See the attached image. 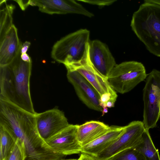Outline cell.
Segmentation results:
<instances>
[{
    "instance_id": "obj_1",
    "label": "cell",
    "mask_w": 160,
    "mask_h": 160,
    "mask_svg": "<svg viewBox=\"0 0 160 160\" xmlns=\"http://www.w3.org/2000/svg\"><path fill=\"white\" fill-rule=\"evenodd\" d=\"M35 114L0 99V125L24 143L29 158L42 153L47 147L38 134Z\"/></svg>"
},
{
    "instance_id": "obj_2",
    "label": "cell",
    "mask_w": 160,
    "mask_h": 160,
    "mask_svg": "<svg viewBox=\"0 0 160 160\" xmlns=\"http://www.w3.org/2000/svg\"><path fill=\"white\" fill-rule=\"evenodd\" d=\"M21 51L9 64L0 66V99L35 114L30 90L32 62L22 60Z\"/></svg>"
},
{
    "instance_id": "obj_3",
    "label": "cell",
    "mask_w": 160,
    "mask_h": 160,
    "mask_svg": "<svg viewBox=\"0 0 160 160\" xmlns=\"http://www.w3.org/2000/svg\"><path fill=\"white\" fill-rule=\"evenodd\" d=\"M131 26L148 50L160 57V5L145 0L133 13Z\"/></svg>"
},
{
    "instance_id": "obj_4",
    "label": "cell",
    "mask_w": 160,
    "mask_h": 160,
    "mask_svg": "<svg viewBox=\"0 0 160 160\" xmlns=\"http://www.w3.org/2000/svg\"><path fill=\"white\" fill-rule=\"evenodd\" d=\"M90 34L87 29H81L63 37L53 45L51 57L65 66L80 60L90 41Z\"/></svg>"
},
{
    "instance_id": "obj_5",
    "label": "cell",
    "mask_w": 160,
    "mask_h": 160,
    "mask_svg": "<svg viewBox=\"0 0 160 160\" xmlns=\"http://www.w3.org/2000/svg\"><path fill=\"white\" fill-rule=\"evenodd\" d=\"M147 75L145 68L141 62L126 61L116 64L108 80L116 92L122 94L131 91L146 79Z\"/></svg>"
},
{
    "instance_id": "obj_6",
    "label": "cell",
    "mask_w": 160,
    "mask_h": 160,
    "mask_svg": "<svg viewBox=\"0 0 160 160\" xmlns=\"http://www.w3.org/2000/svg\"><path fill=\"white\" fill-rule=\"evenodd\" d=\"M142 122L145 129L157 127L160 118V71L153 69L148 74L143 90Z\"/></svg>"
},
{
    "instance_id": "obj_7",
    "label": "cell",
    "mask_w": 160,
    "mask_h": 160,
    "mask_svg": "<svg viewBox=\"0 0 160 160\" xmlns=\"http://www.w3.org/2000/svg\"><path fill=\"white\" fill-rule=\"evenodd\" d=\"M145 129L142 122H130L125 126L123 132L112 143L94 158L97 160H108L121 151L136 147L141 142Z\"/></svg>"
},
{
    "instance_id": "obj_8",
    "label": "cell",
    "mask_w": 160,
    "mask_h": 160,
    "mask_svg": "<svg viewBox=\"0 0 160 160\" xmlns=\"http://www.w3.org/2000/svg\"><path fill=\"white\" fill-rule=\"evenodd\" d=\"M89 42L87 44L82 58L79 61L65 66L67 70H74L79 72L95 88L100 97L104 94L109 93L117 99V92L112 88L108 79L96 69L90 61Z\"/></svg>"
},
{
    "instance_id": "obj_9",
    "label": "cell",
    "mask_w": 160,
    "mask_h": 160,
    "mask_svg": "<svg viewBox=\"0 0 160 160\" xmlns=\"http://www.w3.org/2000/svg\"><path fill=\"white\" fill-rule=\"evenodd\" d=\"M35 117L38 134L45 141L70 124L64 112L57 108L36 113Z\"/></svg>"
},
{
    "instance_id": "obj_10",
    "label": "cell",
    "mask_w": 160,
    "mask_h": 160,
    "mask_svg": "<svg viewBox=\"0 0 160 160\" xmlns=\"http://www.w3.org/2000/svg\"><path fill=\"white\" fill-rule=\"evenodd\" d=\"M78 125L68 127L46 140L47 145L54 152L65 156L81 152L82 146L77 139Z\"/></svg>"
},
{
    "instance_id": "obj_11",
    "label": "cell",
    "mask_w": 160,
    "mask_h": 160,
    "mask_svg": "<svg viewBox=\"0 0 160 160\" xmlns=\"http://www.w3.org/2000/svg\"><path fill=\"white\" fill-rule=\"evenodd\" d=\"M67 77L80 100L90 109L102 112L100 95L93 86L76 70H68Z\"/></svg>"
},
{
    "instance_id": "obj_12",
    "label": "cell",
    "mask_w": 160,
    "mask_h": 160,
    "mask_svg": "<svg viewBox=\"0 0 160 160\" xmlns=\"http://www.w3.org/2000/svg\"><path fill=\"white\" fill-rule=\"evenodd\" d=\"M29 5L37 6L42 12L48 14H77L92 18L94 14L74 0H30Z\"/></svg>"
},
{
    "instance_id": "obj_13",
    "label": "cell",
    "mask_w": 160,
    "mask_h": 160,
    "mask_svg": "<svg viewBox=\"0 0 160 160\" xmlns=\"http://www.w3.org/2000/svg\"><path fill=\"white\" fill-rule=\"evenodd\" d=\"M89 56L92 65L108 79L116 64L107 45L98 40L90 41Z\"/></svg>"
},
{
    "instance_id": "obj_14",
    "label": "cell",
    "mask_w": 160,
    "mask_h": 160,
    "mask_svg": "<svg viewBox=\"0 0 160 160\" xmlns=\"http://www.w3.org/2000/svg\"><path fill=\"white\" fill-rule=\"evenodd\" d=\"M22 44L13 24L0 42V66L10 63L20 51Z\"/></svg>"
},
{
    "instance_id": "obj_15",
    "label": "cell",
    "mask_w": 160,
    "mask_h": 160,
    "mask_svg": "<svg viewBox=\"0 0 160 160\" xmlns=\"http://www.w3.org/2000/svg\"><path fill=\"white\" fill-rule=\"evenodd\" d=\"M124 126H112L104 134L82 147L81 153L94 157L107 148L123 132Z\"/></svg>"
},
{
    "instance_id": "obj_16",
    "label": "cell",
    "mask_w": 160,
    "mask_h": 160,
    "mask_svg": "<svg viewBox=\"0 0 160 160\" xmlns=\"http://www.w3.org/2000/svg\"><path fill=\"white\" fill-rule=\"evenodd\" d=\"M110 126L103 122L92 120L78 125L77 137L82 147L90 143L106 133Z\"/></svg>"
},
{
    "instance_id": "obj_17",
    "label": "cell",
    "mask_w": 160,
    "mask_h": 160,
    "mask_svg": "<svg viewBox=\"0 0 160 160\" xmlns=\"http://www.w3.org/2000/svg\"><path fill=\"white\" fill-rule=\"evenodd\" d=\"M134 148L140 152L146 160H160L158 151L153 143L149 130L145 129L141 142Z\"/></svg>"
},
{
    "instance_id": "obj_18",
    "label": "cell",
    "mask_w": 160,
    "mask_h": 160,
    "mask_svg": "<svg viewBox=\"0 0 160 160\" xmlns=\"http://www.w3.org/2000/svg\"><path fill=\"white\" fill-rule=\"evenodd\" d=\"M17 138L0 125V160H7Z\"/></svg>"
},
{
    "instance_id": "obj_19",
    "label": "cell",
    "mask_w": 160,
    "mask_h": 160,
    "mask_svg": "<svg viewBox=\"0 0 160 160\" xmlns=\"http://www.w3.org/2000/svg\"><path fill=\"white\" fill-rule=\"evenodd\" d=\"M12 4H7L0 10V42L13 25L12 15L15 8Z\"/></svg>"
},
{
    "instance_id": "obj_20",
    "label": "cell",
    "mask_w": 160,
    "mask_h": 160,
    "mask_svg": "<svg viewBox=\"0 0 160 160\" xmlns=\"http://www.w3.org/2000/svg\"><path fill=\"white\" fill-rule=\"evenodd\" d=\"M108 160H146V159L140 152L134 148H131L119 152Z\"/></svg>"
},
{
    "instance_id": "obj_21",
    "label": "cell",
    "mask_w": 160,
    "mask_h": 160,
    "mask_svg": "<svg viewBox=\"0 0 160 160\" xmlns=\"http://www.w3.org/2000/svg\"><path fill=\"white\" fill-rule=\"evenodd\" d=\"M27 155L24 143L17 138L7 160H26Z\"/></svg>"
},
{
    "instance_id": "obj_22",
    "label": "cell",
    "mask_w": 160,
    "mask_h": 160,
    "mask_svg": "<svg viewBox=\"0 0 160 160\" xmlns=\"http://www.w3.org/2000/svg\"><path fill=\"white\" fill-rule=\"evenodd\" d=\"M78 1L90 4L99 6L110 5L116 1V0H78Z\"/></svg>"
},
{
    "instance_id": "obj_23",
    "label": "cell",
    "mask_w": 160,
    "mask_h": 160,
    "mask_svg": "<svg viewBox=\"0 0 160 160\" xmlns=\"http://www.w3.org/2000/svg\"><path fill=\"white\" fill-rule=\"evenodd\" d=\"M19 5L22 10H24L29 5V0H14Z\"/></svg>"
},
{
    "instance_id": "obj_24",
    "label": "cell",
    "mask_w": 160,
    "mask_h": 160,
    "mask_svg": "<svg viewBox=\"0 0 160 160\" xmlns=\"http://www.w3.org/2000/svg\"><path fill=\"white\" fill-rule=\"evenodd\" d=\"M31 45L30 42L26 41L22 45L21 49V54L26 53L28 49Z\"/></svg>"
},
{
    "instance_id": "obj_25",
    "label": "cell",
    "mask_w": 160,
    "mask_h": 160,
    "mask_svg": "<svg viewBox=\"0 0 160 160\" xmlns=\"http://www.w3.org/2000/svg\"><path fill=\"white\" fill-rule=\"evenodd\" d=\"M78 160H97L94 157L88 154L81 153Z\"/></svg>"
},
{
    "instance_id": "obj_26",
    "label": "cell",
    "mask_w": 160,
    "mask_h": 160,
    "mask_svg": "<svg viewBox=\"0 0 160 160\" xmlns=\"http://www.w3.org/2000/svg\"><path fill=\"white\" fill-rule=\"evenodd\" d=\"M21 58L22 60L28 62H32L30 57L27 53L21 54Z\"/></svg>"
},
{
    "instance_id": "obj_27",
    "label": "cell",
    "mask_w": 160,
    "mask_h": 160,
    "mask_svg": "<svg viewBox=\"0 0 160 160\" xmlns=\"http://www.w3.org/2000/svg\"><path fill=\"white\" fill-rule=\"evenodd\" d=\"M115 102L112 100L108 102L106 104V106L108 108H111L114 107Z\"/></svg>"
},
{
    "instance_id": "obj_28",
    "label": "cell",
    "mask_w": 160,
    "mask_h": 160,
    "mask_svg": "<svg viewBox=\"0 0 160 160\" xmlns=\"http://www.w3.org/2000/svg\"><path fill=\"white\" fill-rule=\"evenodd\" d=\"M108 112V108L107 107H105L103 108L102 111V116L105 113H107Z\"/></svg>"
},
{
    "instance_id": "obj_29",
    "label": "cell",
    "mask_w": 160,
    "mask_h": 160,
    "mask_svg": "<svg viewBox=\"0 0 160 160\" xmlns=\"http://www.w3.org/2000/svg\"><path fill=\"white\" fill-rule=\"evenodd\" d=\"M62 160H78V159H66V160L62 159Z\"/></svg>"
}]
</instances>
